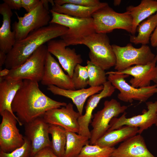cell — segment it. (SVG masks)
Returning <instances> with one entry per match:
<instances>
[{"instance_id": "cell-1", "label": "cell", "mask_w": 157, "mask_h": 157, "mask_svg": "<svg viewBox=\"0 0 157 157\" xmlns=\"http://www.w3.org/2000/svg\"><path fill=\"white\" fill-rule=\"evenodd\" d=\"M67 104L47 96L40 89L38 82L24 80L13 100L11 107L22 125L42 117L50 110L65 106Z\"/></svg>"}, {"instance_id": "cell-2", "label": "cell", "mask_w": 157, "mask_h": 157, "mask_svg": "<svg viewBox=\"0 0 157 157\" xmlns=\"http://www.w3.org/2000/svg\"><path fill=\"white\" fill-rule=\"evenodd\" d=\"M68 28L56 24L48 25L31 32L25 38L18 41L7 54L5 68H17L26 62L41 46L50 40L63 35Z\"/></svg>"}, {"instance_id": "cell-3", "label": "cell", "mask_w": 157, "mask_h": 157, "mask_svg": "<svg viewBox=\"0 0 157 157\" xmlns=\"http://www.w3.org/2000/svg\"><path fill=\"white\" fill-rule=\"evenodd\" d=\"M52 17L49 24H56L68 28L60 37L67 46L82 44L87 37L96 32L93 18H81L58 13L49 10Z\"/></svg>"}, {"instance_id": "cell-4", "label": "cell", "mask_w": 157, "mask_h": 157, "mask_svg": "<svg viewBox=\"0 0 157 157\" xmlns=\"http://www.w3.org/2000/svg\"><path fill=\"white\" fill-rule=\"evenodd\" d=\"M49 0H41L38 6L23 17L15 12L18 19L13 24L16 41L25 38L31 32L47 26L51 20L49 10Z\"/></svg>"}, {"instance_id": "cell-5", "label": "cell", "mask_w": 157, "mask_h": 157, "mask_svg": "<svg viewBox=\"0 0 157 157\" xmlns=\"http://www.w3.org/2000/svg\"><path fill=\"white\" fill-rule=\"evenodd\" d=\"M89 49L90 61L105 71L115 66L116 57L106 33H95L83 42Z\"/></svg>"}, {"instance_id": "cell-6", "label": "cell", "mask_w": 157, "mask_h": 157, "mask_svg": "<svg viewBox=\"0 0 157 157\" xmlns=\"http://www.w3.org/2000/svg\"><path fill=\"white\" fill-rule=\"evenodd\" d=\"M92 17L96 33L107 34L116 29L131 33L133 23L131 16L126 12H116L108 4L95 11Z\"/></svg>"}, {"instance_id": "cell-7", "label": "cell", "mask_w": 157, "mask_h": 157, "mask_svg": "<svg viewBox=\"0 0 157 157\" xmlns=\"http://www.w3.org/2000/svg\"><path fill=\"white\" fill-rule=\"evenodd\" d=\"M116 57L114 69L120 71L133 65H146L151 63L156 55L147 45H142L139 48L133 47L131 43L125 46L112 45Z\"/></svg>"}, {"instance_id": "cell-8", "label": "cell", "mask_w": 157, "mask_h": 157, "mask_svg": "<svg viewBox=\"0 0 157 157\" xmlns=\"http://www.w3.org/2000/svg\"><path fill=\"white\" fill-rule=\"evenodd\" d=\"M48 51L45 44L40 47L24 63L18 67L10 69L4 79L28 80L39 82L42 80Z\"/></svg>"}, {"instance_id": "cell-9", "label": "cell", "mask_w": 157, "mask_h": 157, "mask_svg": "<svg viewBox=\"0 0 157 157\" xmlns=\"http://www.w3.org/2000/svg\"><path fill=\"white\" fill-rule=\"evenodd\" d=\"M106 74L108 75V81L119 91L117 95L118 98L124 102L131 103L134 100L146 102L151 97L157 94V84L137 88L126 82L125 79L129 77L128 75L119 74L113 71L107 72Z\"/></svg>"}, {"instance_id": "cell-10", "label": "cell", "mask_w": 157, "mask_h": 157, "mask_svg": "<svg viewBox=\"0 0 157 157\" xmlns=\"http://www.w3.org/2000/svg\"><path fill=\"white\" fill-rule=\"evenodd\" d=\"M128 108L127 106L122 105L115 99L105 101L103 108L93 115L91 124L92 129L90 131V144H94L108 131L112 119L125 112Z\"/></svg>"}, {"instance_id": "cell-11", "label": "cell", "mask_w": 157, "mask_h": 157, "mask_svg": "<svg viewBox=\"0 0 157 157\" xmlns=\"http://www.w3.org/2000/svg\"><path fill=\"white\" fill-rule=\"evenodd\" d=\"M0 114L2 117L0 124V151L9 153L24 144V136L20 133L17 124L22 125L16 116L9 111L5 110Z\"/></svg>"}, {"instance_id": "cell-12", "label": "cell", "mask_w": 157, "mask_h": 157, "mask_svg": "<svg viewBox=\"0 0 157 157\" xmlns=\"http://www.w3.org/2000/svg\"><path fill=\"white\" fill-rule=\"evenodd\" d=\"M147 110L142 114L127 118L124 112L119 117H114L111 121L108 131L119 129L124 126L138 128V134L155 124L157 118V101L146 102Z\"/></svg>"}, {"instance_id": "cell-13", "label": "cell", "mask_w": 157, "mask_h": 157, "mask_svg": "<svg viewBox=\"0 0 157 157\" xmlns=\"http://www.w3.org/2000/svg\"><path fill=\"white\" fill-rule=\"evenodd\" d=\"M80 116L74 110L73 105L69 103L65 106L47 111L42 117L48 124L58 125L67 131L78 133V119Z\"/></svg>"}, {"instance_id": "cell-14", "label": "cell", "mask_w": 157, "mask_h": 157, "mask_svg": "<svg viewBox=\"0 0 157 157\" xmlns=\"http://www.w3.org/2000/svg\"><path fill=\"white\" fill-rule=\"evenodd\" d=\"M25 136L31 141V157H34L40 151L50 147L51 141L49 136V124L42 117L24 124Z\"/></svg>"}, {"instance_id": "cell-15", "label": "cell", "mask_w": 157, "mask_h": 157, "mask_svg": "<svg viewBox=\"0 0 157 157\" xmlns=\"http://www.w3.org/2000/svg\"><path fill=\"white\" fill-rule=\"evenodd\" d=\"M47 43L48 51L58 59L63 68L71 78L76 66L83 62L81 55L77 54L74 48L67 47V44L61 39L52 40Z\"/></svg>"}, {"instance_id": "cell-16", "label": "cell", "mask_w": 157, "mask_h": 157, "mask_svg": "<svg viewBox=\"0 0 157 157\" xmlns=\"http://www.w3.org/2000/svg\"><path fill=\"white\" fill-rule=\"evenodd\" d=\"M41 81L44 85H53L63 89L75 90L71 78L64 72L59 64L48 51Z\"/></svg>"}, {"instance_id": "cell-17", "label": "cell", "mask_w": 157, "mask_h": 157, "mask_svg": "<svg viewBox=\"0 0 157 157\" xmlns=\"http://www.w3.org/2000/svg\"><path fill=\"white\" fill-rule=\"evenodd\" d=\"M157 55L154 60L146 65H136L120 71H115L119 74H127L133 77L129 81L133 87L140 88L150 85L151 81L157 84Z\"/></svg>"}, {"instance_id": "cell-18", "label": "cell", "mask_w": 157, "mask_h": 157, "mask_svg": "<svg viewBox=\"0 0 157 157\" xmlns=\"http://www.w3.org/2000/svg\"><path fill=\"white\" fill-rule=\"evenodd\" d=\"M103 85L104 88L102 90L89 97L85 107V113L84 115L80 116L78 119L79 129L78 134L86 136L89 139L91 137V133L89 126L91 121L93 110L101 99L111 96L115 90V87L108 81Z\"/></svg>"}, {"instance_id": "cell-19", "label": "cell", "mask_w": 157, "mask_h": 157, "mask_svg": "<svg viewBox=\"0 0 157 157\" xmlns=\"http://www.w3.org/2000/svg\"><path fill=\"white\" fill-rule=\"evenodd\" d=\"M110 157H155L148 150L143 137L137 135L122 142Z\"/></svg>"}, {"instance_id": "cell-20", "label": "cell", "mask_w": 157, "mask_h": 157, "mask_svg": "<svg viewBox=\"0 0 157 157\" xmlns=\"http://www.w3.org/2000/svg\"><path fill=\"white\" fill-rule=\"evenodd\" d=\"M103 88V85H101L96 87H90L87 88L71 90L63 89L55 85H50L47 86V89L54 95L63 96L72 100L81 116L87 99L91 95L101 92Z\"/></svg>"}, {"instance_id": "cell-21", "label": "cell", "mask_w": 157, "mask_h": 157, "mask_svg": "<svg viewBox=\"0 0 157 157\" xmlns=\"http://www.w3.org/2000/svg\"><path fill=\"white\" fill-rule=\"evenodd\" d=\"M0 14L3 17L0 28V51L8 53L15 44L16 40L14 32L11 29L12 10L3 2L0 4Z\"/></svg>"}, {"instance_id": "cell-22", "label": "cell", "mask_w": 157, "mask_h": 157, "mask_svg": "<svg viewBox=\"0 0 157 157\" xmlns=\"http://www.w3.org/2000/svg\"><path fill=\"white\" fill-rule=\"evenodd\" d=\"M157 12L156 0H142L137 6L127 7L126 12L131 15L133 19L132 35H135L137 28L141 22Z\"/></svg>"}, {"instance_id": "cell-23", "label": "cell", "mask_w": 157, "mask_h": 157, "mask_svg": "<svg viewBox=\"0 0 157 157\" xmlns=\"http://www.w3.org/2000/svg\"><path fill=\"white\" fill-rule=\"evenodd\" d=\"M0 113L7 110L13 115L11 105L18 90L23 83V80H0Z\"/></svg>"}, {"instance_id": "cell-24", "label": "cell", "mask_w": 157, "mask_h": 157, "mask_svg": "<svg viewBox=\"0 0 157 157\" xmlns=\"http://www.w3.org/2000/svg\"><path fill=\"white\" fill-rule=\"evenodd\" d=\"M138 128L128 126L107 132L96 141L94 144L102 147H112L138 133Z\"/></svg>"}, {"instance_id": "cell-25", "label": "cell", "mask_w": 157, "mask_h": 157, "mask_svg": "<svg viewBox=\"0 0 157 157\" xmlns=\"http://www.w3.org/2000/svg\"><path fill=\"white\" fill-rule=\"evenodd\" d=\"M108 4L106 2L94 7H86L70 3L61 5L55 4L52 6L51 10L58 13L81 18H91L96 10Z\"/></svg>"}, {"instance_id": "cell-26", "label": "cell", "mask_w": 157, "mask_h": 157, "mask_svg": "<svg viewBox=\"0 0 157 157\" xmlns=\"http://www.w3.org/2000/svg\"><path fill=\"white\" fill-rule=\"evenodd\" d=\"M157 26V12L139 24L136 30L138 34L136 36L130 35V42L135 44L147 45Z\"/></svg>"}, {"instance_id": "cell-27", "label": "cell", "mask_w": 157, "mask_h": 157, "mask_svg": "<svg viewBox=\"0 0 157 157\" xmlns=\"http://www.w3.org/2000/svg\"><path fill=\"white\" fill-rule=\"evenodd\" d=\"M49 131L52 138L50 148L57 156L64 157L67 141L66 131L59 126L49 124Z\"/></svg>"}, {"instance_id": "cell-28", "label": "cell", "mask_w": 157, "mask_h": 157, "mask_svg": "<svg viewBox=\"0 0 157 157\" xmlns=\"http://www.w3.org/2000/svg\"><path fill=\"white\" fill-rule=\"evenodd\" d=\"M66 134L67 141L64 157H76L83 147L89 144L90 139L86 136L67 131Z\"/></svg>"}, {"instance_id": "cell-29", "label": "cell", "mask_w": 157, "mask_h": 157, "mask_svg": "<svg viewBox=\"0 0 157 157\" xmlns=\"http://www.w3.org/2000/svg\"><path fill=\"white\" fill-rule=\"evenodd\" d=\"M86 66L89 76L88 85L90 87L103 85L107 81L105 71L99 67L89 60H87Z\"/></svg>"}, {"instance_id": "cell-30", "label": "cell", "mask_w": 157, "mask_h": 157, "mask_svg": "<svg viewBox=\"0 0 157 157\" xmlns=\"http://www.w3.org/2000/svg\"><path fill=\"white\" fill-rule=\"evenodd\" d=\"M115 148L96 144H86L76 157H110Z\"/></svg>"}, {"instance_id": "cell-31", "label": "cell", "mask_w": 157, "mask_h": 157, "mask_svg": "<svg viewBox=\"0 0 157 157\" xmlns=\"http://www.w3.org/2000/svg\"><path fill=\"white\" fill-rule=\"evenodd\" d=\"M71 79L75 90L87 87L88 85L89 76L86 66L77 64L74 68Z\"/></svg>"}, {"instance_id": "cell-32", "label": "cell", "mask_w": 157, "mask_h": 157, "mask_svg": "<svg viewBox=\"0 0 157 157\" xmlns=\"http://www.w3.org/2000/svg\"><path fill=\"white\" fill-rule=\"evenodd\" d=\"M24 138V142L22 146L9 153L0 151V157H31V142L25 136Z\"/></svg>"}, {"instance_id": "cell-33", "label": "cell", "mask_w": 157, "mask_h": 157, "mask_svg": "<svg viewBox=\"0 0 157 157\" xmlns=\"http://www.w3.org/2000/svg\"><path fill=\"white\" fill-rule=\"evenodd\" d=\"M55 4L61 5L70 3L86 7H94L101 4L102 2L98 0H55Z\"/></svg>"}, {"instance_id": "cell-34", "label": "cell", "mask_w": 157, "mask_h": 157, "mask_svg": "<svg viewBox=\"0 0 157 157\" xmlns=\"http://www.w3.org/2000/svg\"><path fill=\"white\" fill-rule=\"evenodd\" d=\"M40 1V0H21L22 7L28 13L36 8Z\"/></svg>"}, {"instance_id": "cell-35", "label": "cell", "mask_w": 157, "mask_h": 157, "mask_svg": "<svg viewBox=\"0 0 157 157\" xmlns=\"http://www.w3.org/2000/svg\"><path fill=\"white\" fill-rule=\"evenodd\" d=\"M34 157H58L53 152L50 147L45 148L39 151Z\"/></svg>"}, {"instance_id": "cell-36", "label": "cell", "mask_w": 157, "mask_h": 157, "mask_svg": "<svg viewBox=\"0 0 157 157\" xmlns=\"http://www.w3.org/2000/svg\"><path fill=\"white\" fill-rule=\"evenodd\" d=\"M11 10H19L22 7L21 0H3Z\"/></svg>"}, {"instance_id": "cell-37", "label": "cell", "mask_w": 157, "mask_h": 157, "mask_svg": "<svg viewBox=\"0 0 157 157\" xmlns=\"http://www.w3.org/2000/svg\"><path fill=\"white\" fill-rule=\"evenodd\" d=\"M150 41L152 47H157V26L151 35Z\"/></svg>"}, {"instance_id": "cell-38", "label": "cell", "mask_w": 157, "mask_h": 157, "mask_svg": "<svg viewBox=\"0 0 157 157\" xmlns=\"http://www.w3.org/2000/svg\"><path fill=\"white\" fill-rule=\"evenodd\" d=\"M7 57V54L2 51H0V67L5 65Z\"/></svg>"}, {"instance_id": "cell-39", "label": "cell", "mask_w": 157, "mask_h": 157, "mask_svg": "<svg viewBox=\"0 0 157 157\" xmlns=\"http://www.w3.org/2000/svg\"><path fill=\"white\" fill-rule=\"evenodd\" d=\"M10 72V69L5 68L0 71V77H4L8 76Z\"/></svg>"}, {"instance_id": "cell-40", "label": "cell", "mask_w": 157, "mask_h": 157, "mask_svg": "<svg viewBox=\"0 0 157 157\" xmlns=\"http://www.w3.org/2000/svg\"><path fill=\"white\" fill-rule=\"evenodd\" d=\"M121 0H115L113 1V4L115 6H119L121 3Z\"/></svg>"}, {"instance_id": "cell-41", "label": "cell", "mask_w": 157, "mask_h": 157, "mask_svg": "<svg viewBox=\"0 0 157 157\" xmlns=\"http://www.w3.org/2000/svg\"><path fill=\"white\" fill-rule=\"evenodd\" d=\"M156 126H157V118L156 123L155 124Z\"/></svg>"}]
</instances>
